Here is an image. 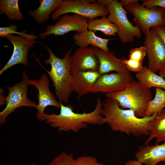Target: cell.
Masks as SVG:
<instances>
[{
	"instance_id": "cell-30",
	"label": "cell",
	"mask_w": 165,
	"mask_h": 165,
	"mask_svg": "<svg viewBox=\"0 0 165 165\" xmlns=\"http://www.w3.org/2000/svg\"><path fill=\"white\" fill-rule=\"evenodd\" d=\"M142 1V5L148 9L154 7L165 8V0H144Z\"/></svg>"
},
{
	"instance_id": "cell-10",
	"label": "cell",
	"mask_w": 165,
	"mask_h": 165,
	"mask_svg": "<svg viewBox=\"0 0 165 165\" xmlns=\"http://www.w3.org/2000/svg\"><path fill=\"white\" fill-rule=\"evenodd\" d=\"M148 59V68L156 73L165 67V46L154 28L145 35L144 42Z\"/></svg>"
},
{
	"instance_id": "cell-14",
	"label": "cell",
	"mask_w": 165,
	"mask_h": 165,
	"mask_svg": "<svg viewBox=\"0 0 165 165\" xmlns=\"http://www.w3.org/2000/svg\"><path fill=\"white\" fill-rule=\"evenodd\" d=\"M99 63L93 46L79 47L71 56V74L79 71H98Z\"/></svg>"
},
{
	"instance_id": "cell-32",
	"label": "cell",
	"mask_w": 165,
	"mask_h": 165,
	"mask_svg": "<svg viewBox=\"0 0 165 165\" xmlns=\"http://www.w3.org/2000/svg\"><path fill=\"white\" fill-rule=\"evenodd\" d=\"M138 0H121L120 2L122 6L124 7L125 6L132 4L138 3Z\"/></svg>"
},
{
	"instance_id": "cell-11",
	"label": "cell",
	"mask_w": 165,
	"mask_h": 165,
	"mask_svg": "<svg viewBox=\"0 0 165 165\" xmlns=\"http://www.w3.org/2000/svg\"><path fill=\"white\" fill-rule=\"evenodd\" d=\"M5 38L13 44V50L10 59L0 70V75L9 68L17 64H21L27 66L28 64V52L37 42L35 38L13 34H10Z\"/></svg>"
},
{
	"instance_id": "cell-22",
	"label": "cell",
	"mask_w": 165,
	"mask_h": 165,
	"mask_svg": "<svg viewBox=\"0 0 165 165\" xmlns=\"http://www.w3.org/2000/svg\"><path fill=\"white\" fill-rule=\"evenodd\" d=\"M88 29L94 32L101 31L109 36H116L119 31L118 26L110 21L106 16L89 20Z\"/></svg>"
},
{
	"instance_id": "cell-34",
	"label": "cell",
	"mask_w": 165,
	"mask_h": 165,
	"mask_svg": "<svg viewBox=\"0 0 165 165\" xmlns=\"http://www.w3.org/2000/svg\"><path fill=\"white\" fill-rule=\"evenodd\" d=\"M113 1V0H98L97 2L101 5L106 7Z\"/></svg>"
},
{
	"instance_id": "cell-15",
	"label": "cell",
	"mask_w": 165,
	"mask_h": 165,
	"mask_svg": "<svg viewBox=\"0 0 165 165\" xmlns=\"http://www.w3.org/2000/svg\"><path fill=\"white\" fill-rule=\"evenodd\" d=\"M73 91L78 95V100L91 93L94 84L101 76L98 71H79L72 74Z\"/></svg>"
},
{
	"instance_id": "cell-3",
	"label": "cell",
	"mask_w": 165,
	"mask_h": 165,
	"mask_svg": "<svg viewBox=\"0 0 165 165\" xmlns=\"http://www.w3.org/2000/svg\"><path fill=\"white\" fill-rule=\"evenodd\" d=\"M45 47L49 56L45 60V63L47 65L50 64L51 69L49 71L45 69L53 82L59 102L67 103L73 92L72 75L70 71L71 54L73 47L65 53L62 58L55 55L50 47Z\"/></svg>"
},
{
	"instance_id": "cell-29",
	"label": "cell",
	"mask_w": 165,
	"mask_h": 165,
	"mask_svg": "<svg viewBox=\"0 0 165 165\" xmlns=\"http://www.w3.org/2000/svg\"><path fill=\"white\" fill-rule=\"evenodd\" d=\"M123 62L129 71L138 72L141 71L143 67L142 62L132 59H123Z\"/></svg>"
},
{
	"instance_id": "cell-17",
	"label": "cell",
	"mask_w": 165,
	"mask_h": 165,
	"mask_svg": "<svg viewBox=\"0 0 165 165\" xmlns=\"http://www.w3.org/2000/svg\"><path fill=\"white\" fill-rule=\"evenodd\" d=\"M93 46L98 59L99 67L98 72L101 75L113 71L116 72L129 71L123 63V59L117 58L109 51L105 52Z\"/></svg>"
},
{
	"instance_id": "cell-4",
	"label": "cell",
	"mask_w": 165,
	"mask_h": 165,
	"mask_svg": "<svg viewBox=\"0 0 165 165\" xmlns=\"http://www.w3.org/2000/svg\"><path fill=\"white\" fill-rule=\"evenodd\" d=\"M106 96L116 100L121 108L133 110L138 118L145 116L148 104L152 99L150 90L134 80L123 90L106 94Z\"/></svg>"
},
{
	"instance_id": "cell-13",
	"label": "cell",
	"mask_w": 165,
	"mask_h": 165,
	"mask_svg": "<svg viewBox=\"0 0 165 165\" xmlns=\"http://www.w3.org/2000/svg\"><path fill=\"white\" fill-rule=\"evenodd\" d=\"M29 85L35 86L38 91L37 95L38 104L35 107L37 110L36 117L38 119L41 120L45 114L44 110L48 106L60 108L61 103L57 101L49 89L50 81L46 74L41 76L38 80L29 79Z\"/></svg>"
},
{
	"instance_id": "cell-8",
	"label": "cell",
	"mask_w": 165,
	"mask_h": 165,
	"mask_svg": "<svg viewBox=\"0 0 165 165\" xmlns=\"http://www.w3.org/2000/svg\"><path fill=\"white\" fill-rule=\"evenodd\" d=\"M124 8L133 16L135 25L145 35L152 28L164 26L165 8L154 7L148 9L138 3L131 4Z\"/></svg>"
},
{
	"instance_id": "cell-19",
	"label": "cell",
	"mask_w": 165,
	"mask_h": 165,
	"mask_svg": "<svg viewBox=\"0 0 165 165\" xmlns=\"http://www.w3.org/2000/svg\"><path fill=\"white\" fill-rule=\"evenodd\" d=\"M62 0H39L38 7L28 13L36 22L42 24L49 19L51 14L60 6Z\"/></svg>"
},
{
	"instance_id": "cell-20",
	"label": "cell",
	"mask_w": 165,
	"mask_h": 165,
	"mask_svg": "<svg viewBox=\"0 0 165 165\" xmlns=\"http://www.w3.org/2000/svg\"><path fill=\"white\" fill-rule=\"evenodd\" d=\"M138 81L147 89L159 88L165 90V79L150 70L145 66L136 74Z\"/></svg>"
},
{
	"instance_id": "cell-33",
	"label": "cell",
	"mask_w": 165,
	"mask_h": 165,
	"mask_svg": "<svg viewBox=\"0 0 165 165\" xmlns=\"http://www.w3.org/2000/svg\"><path fill=\"white\" fill-rule=\"evenodd\" d=\"M141 162L136 160H130L127 161L124 165H143Z\"/></svg>"
},
{
	"instance_id": "cell-1",
	"label": "cell",
	"mask_w": 165,
	"mask_h": 165,
	"mask_svg": "<svg viewBox=\"0 0 165 165\" xmlns=\"http://www.w3.org/2000/svg\"><path fill=\"white\" fill-rule=\"evenodd\" d=\"M157 114L156 113L150 116L138 118L133 110L122 108L116 100L107 98L102 102L101 125L107 124L112 131L129 136L132 135L137 138L148 136Z\"/></svg>"
},
{
	"instance_id": "cell-27",
	"label": "cell",
	"mask_w": 165,
	"mask_h": 165,
	"mask_svg": "<svg viewBox=\"0 0 165 165\" xmlns=\"http://www.w3.org/2000/svg\"><path fill=\"white\" fill-rule=\"evenodd\" d=\"M146 55V49L143 46L131 49L129 52V59L143 62Z\"/></svg>"
},
{
	"instance_id": "cell-35",
	"label": "cell",
	"mask_w": 165,
	"mask_h": 165,
	"mask_svg": "<svg viewBox=\"0 0 165 165\" xmlns=\"http://www.w3.org/2000/svg\"><path fill=\"white\" fill-rule=\"evenodd\" d=\"M3 90L0 89V105H3L6 104V97L3 95Z\"/></svg>"
},
{
	"instance_id": "cell-23",
	"label": "cell",
	"mask_w": 165,
	"mask_h": 165,
	"mask_svg": "<svg viewBox=\"0 0 165 165\" xmlns=\"http://www.w3.org/2000/svg\"><path fill=\"white\" fill-rule=\"evenodd\" d=\"M18 0H0V13L5 14L9 20L20 21L24 18L19 6Z\"/></svg>"
},
{
	"instance_id": "cell-2",
	"label": "cell",
	"mask_w": 165,
	"mask_h": 165,
	"mask_svg": "<svg viewBox=\"0 0 165 165\" xmlns=\"http://www.w3.org/2000/svg\"><path fill=\"white\" fill-rule=\"evenodd\" d=\"M59 113L44 114L41 121H44L51 127L57 128L59 131L77 132L86 128L89 125H101L102 102L98 98L95 108L89 113H76L73 107L64 105L61 103Z\"/></svg>"
},
{
	"instance_id": "cell-6",
	"label": "cell",
	"mask_w": 165,
	"mask_h": 165,
	"mask_svg": "<svg viewBox=\"0 0 165 165\" xmlns=\"http://www.w3.org/2000/svg\"><path fill=\"white\" fill-rule=\"evenodd\" d=\"M29 79L24 70L22 73V80L11 87H6L9 94L6 97V105L0 113V124H4L6 121L8 116L17 108L21 107H34L38 104L28 98V87Z\"/></svg>"
},
{
	"instance_id": "cell-12",
	"label": "cell",
	"mask_w": 165,
	"mask_h": 165,
	"mask_svg": "<svg viewBox=\"0 0 165 165\" xmlns=\"http://www.w3.org/2000/svg\"><path fill=\"white\" fill-rule=\"evenodd\" d=\"M133 80L129 71L103 75L95 82L91 93L120 91L125 89Z\"/></svg>"
},
{
	"instance_id": "cell-7",
	"label": "cell",
	"mask_w": 165,
	"mask_h": 165,
	"mask_svg": "<svg viewBox=\"0 0 165 165\" xmlns=\"http://www.w3.org/2000/svg\"><path fill=\"white\" fill-rule=\"evenodd\" d=\"M106 7L109 13L107 18L110 21L118 26L119 31L117 34L122 43L132 42L135 38L141 37L142 34L140 29L129 21L126 11L120 2L113 0Z\"/></svg>"
},
{
	"instance_id": "cell-9",
	"label": "cell",
	"mask_w": 165,
	"mask_h": 165,
	"mask_svg": "<svg viewBox=\"0 0 165 165\" xmlns=\"http://www.w3.org/2000/svg\"><path fill=\"white\" fill-rule=\"evenodd\" d=\"M89 20L79 15L65 14L61 16L57 21L53 25H49L45 31L40 33V37L42 39L53 34L55 36L62 35L71 31L80 33L88 30Z\"/></svg>"
},
{
	"instance_id": "cell-21",
	"label": "cell",
	"mask_w": 165,
	"mask_h": 165,
	"mask_svg": "<svg viewBox=\"0 0 165 165\" xmlns=\"http://www.w3.org/2000/svg\"><path fill=\"white\" fill-rule=\"evenodd\" d=\"M148 136L144 145L154 138L156 139L155 144L162 141L165 143V108L158 113L153 121Z\"/></svg>"
},
{
	"instance_id": "cell-18",
	"label": "cell",
	"mask_w": 165,
	"mask_h": 165,
	"mask_svg": "<svg viewBox=\"0 0 165 165\" xmlns=\"http://www.w3.org/2000/svg\"><path fill=\"white\" fill-rule=\"evenodd\" d=\"M73 38L76 45L79 47H87L91 45L104 51H109L108 44L112 39L99 37L93 31L88 30L82 32L76 33L73 35Z\"/></svg>"
},
{
	"instance_id": "cell-16",
	"label": "cell",
	"mask_w": 165,
	"mask_h": 165,
	"mask_svg": "<svg viewBox=\"0 0 165 165\" xmlns=\"http://www.w3.org/2000/svg\"><path fill=\"white\" fill-rule=\"evenodd\" d=\"M134 157L144 165H157L160 162H165V143L144 145L138 148Z\"/></svg>"
},
{
	"instance_id": "cell-25",
	"label": "cell",
	"mask_w": 165,
	"mask_h": 165,
	"mask_svg": "<svg viewBox=\"0 0 165 165\" xmlns=\"http://www.w3.org/2000/svg\"><path fill=\"white\" fill-rule=\"evenodd\" d=\"M17 28V25L15 24H11L9 26L0 28V36L5 38L10 34H15L21 36L34 38H38V37L35 35L33 33H31L28 34H26V30L22 32L17 31L16 30Z\"/></svg>"
},
{
	"instance_id": "cell-24",
	"label": "cell",
	"mask_w": 165,
	"mask_h": 165,
	"mask_svg": "<svg viewBox=\"0 0 165 165\" xmlns=\"http://www.w3.org/2000/svg\"><path fill=\"white\" fill-rule=\"evenodd\" d=\"M165 108V90L159 88H156L154 98L148 103L145 115L150 116L155 113H158Z\"/></svg>"
},
{
	"instance_id": "cell-28",
	"label": "cell",
	"mask_w": 165,
	"mask_h": 165,
	"mask_svg": "<svg viewBox=\"0 0 165 165\" xmlns=\"http://www.w3.org/2000/svg\"><path fill=\"white\" fill-rule=\"evenodd\" d=\"M75 165H105L99 162L94 156H79L75 159Z\"/></svg>"
},
{
	"instance_id": "cell-36",
	"label": "cell",
	"mask_w": 165,
	"mask_h": 165,
	"mask_svg": "<svg viewBox=\"0 0 165 165\" xmlns=\"http://www.w3.org/2000/svg\"><path fill=\"white\" fill-rule=\"evenodd\" d=\"M159 75L165 78V67L160 70L159 71Z\"/></svg>"
},
{
	"instance_id": "cell-5",
	"label": "cell",
	"mask_w": 165,
	"mask_h": 165,
	"mask_svg": "<svg viewBox=\"0 0 165 165\" xmlns=\"http://www.w3.org/2000/svg\"><path fill=\"white\" fill-rule=\"evenodd\" d=\"M69 13L79 15L89 20L99 16H106L109 12L106 8L95 0H62L59 7L51 15L54 20H58L62 15Z\"/></svg>"
},
{
	"instance_id": "cell-31",
	"label": "cell",
	"mask_w": 165,
	"mask_h": 165,
	"mask_svg": "<svg viewBox=\"0 0 165 165\" xmlns=\"http://www.w3.org/2000/svg\"><path fill=\"white\" fill-rule=\"evenodd\" d=\"M165 46V26L154 28Z\"/></svg>"
},
{
	"instance_id": "cell-38",
	"label": "cell",
	"mask_w": 165,
	"mask_h": 165,
	"mask_svg": "<svg viewBox=\"0 0 165 165\" xmlns=\"http://www.w3.org/2000/svg\"><path fill=\"white\" fill-rule=\"evenodd\" d=\"M31 165H40L36 163H32L31 164Z\"/></svg>"
},
{
	"instance_id": "cell-26",
	"label": "cell",
	"mask_w": 165,
	"mask_h": 165,
	"mask_svg": "<svg viewBox=\"0 0 165 165\" xmlns=\"http://www.w3.org/2000/svg\"><path fill=\"white\" fill-rule=\"evenodd\" d=\"M47 165H75V159L73 154L63 152Z\"/></svg>"
},
{
	"instance_id": "cell-37",
	"label": "cell",
	"mask_w": 165,
	"mask_h": 165,
	"mask_svg": "<svg viewBox=\"0 0 165 165\" xmlns=\"http://www.w3.org/2000/svg\"><path fill=\"white\" fill-rule=\"evenodd\" d=\"M163 24L165 26V15L163 16Z\"/></svg>"
}]
</instances>
